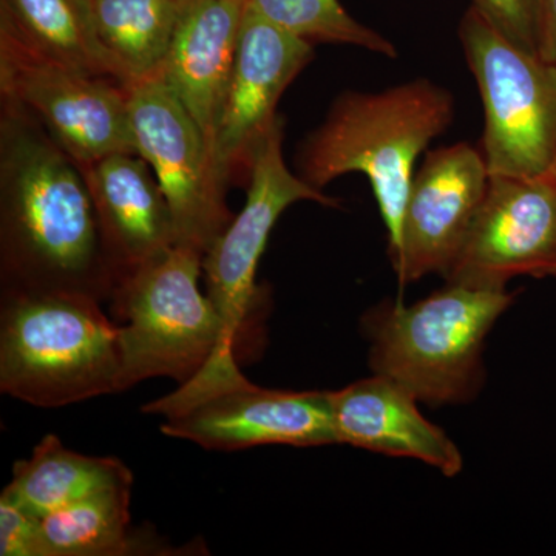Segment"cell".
<instances>
[{
  "label": "cell",
  "instance_id": "1",
  "mask_svg": "<svg viewBox=\"0 0 556 556\" xmlns=\"http://www.w3.org/2000/svg\"><path fill=\"white\" fill-rule=\"evenodd\" d=\"M2 294L75 292L112 299L89 188L76 161L38 119L3 100L0 126Z\"/></svg>",
  "mask_w": 556,
  "mask_h": 556
},
{
  "label": "cell",
  "instance_id": "2",
  "mask_svg": "<svg viewBox=\"0 0 556 556\" xmlns=\"http://www.w3.org/2000/svg\"><path fill=\"white\" fill-rule=\"evenodd\" d=\"M455 118V98L428 79L382 91H345L300 144L295 167L303 181L324 190L358 172L371 182L388 233L391 263L402 243V223L416 161Z\"/></svg>",
  "mask_w": 556,
  "mask_h": 556
},
{
  "label": "cell",
  "instance_id": "3",
  "mask_svg": "<svg viewBox=\"0 0 556 556\" xmlns=\"http://www.w3.org/2000/svg\"><path fill=\"white\" fill-rule=\"evenodd\" d=\"M514 300L506 288L447 281L413 305L375 306L362 317L369 367L431 407L468 404L485 382L486 336Z\"/></svg>",
  "mask_w": 556,
  "mask_h": 556
},
{
  "label": "cell",
  "instance_id": "4",
  "mask_svg": "<svg viewBox=\"0 0 556 556\" xmlns=\"http://www.w3.org/2000/svg\"><path fill=\"white\" fill-rule=\"evenodd\" d=\"M75 292L2 294L0 391L56 408L119 393V327Z\"/></svg>",
  "mask_w": 556,
  "mask_h": 556
},
{
  "label": "cell",
  "instance_id": "5",
  "mask_svg": "<svg viewBox=\"0 0 556 556\" xmlns=\"http://www.w3.org/2000/svg\"><path fill=\"white\" fill-rule=\"evenodd\" d=\"M201 270L203 254L175 247L119 281L110 300L121 321V391L153 378L179 386L219 351L240 353L239 339L200 291Z\"/></svg>",
  "mask_w": 556,
  "mask_h": 556
},
{
  "label": "cell",
  "instance_id": "6",
  "mask_svg": "<svg viewBox=\"0 0 556 556\" xmlns=\"http://www.w3.org/2000/svg\"><path fill=\"white\" fill-rule=\"evenodd\" d=\"M146 415L164 417L166 437L212 452L258 445L338 444L329 391L269 390L241 375L239 353L219 351L174 393L149 402Z\"/></svg>",
  "mask_w": 556,
  "mask_h": 556
},
{
  "label": "cell",
  "instance_id": "7",
  "mask_svg": "<svg viewBox=\"0 0 556 556\" xmlns=\"http://www.w3.org/2000/svg\"><path fill=\"white\" fill-rule=\"evenodd\" d=\"M459 40L484 105V153L490 175L540 177L556 164V65L521 49L475 7Z\"/></svg>",
  "mask_w": 556,
  "mask_h": 556
},
{
  "label": "cell",
  "instance_id": "8",
  "mask_svg": "<svg viewBox=\"0 0 556 556\" xmlns=\"http://www.w3.org/2000/svg\"><path fill=\"white\" fill-rule=\"evenodd\" d=\"M283 121L260 139L252 155L248 199L237 217L203 257L207 295L241 345H257L263 331L260 291L255 277L260 258L278 218L299 201L340 207V200L314 189L292 174L283 156Z\"/></svg>",
  "mask_w": 556,
  "mask_h": 556
},
{
  "label": "cell",
  "instance_id": "9",
  "mask_svg": "<svg viewBox=\"0 0 556 556\" xmlns=\"http://www.w3.org/2000/svg\"><path fill=\"white\" fill-rule=\"evenodd\" d=\"M0 90L3 100L31 113L76 164L118 152L138 155L126 84L47 60L3 28Z\"/></svg>",
  "mask_w": 556,
  "mask_h": 556
},
{
  "label": "cell",
  "instance_id": "10",
  "mask_svg": "<svg viewBox=\"0 0 556 556\" xmlns=\"http://www.w3.org/2000/svg\"><path fill=\"white\" fill-rule=\"evenodd\" d=\"M127 91L138 155L169 203L177 247L204 257L233 218L206 138L160 76L131 80Z\"/></svg>",
  "mask_w": 556,
  "mask_h": 556
},
{
  "label": "cell",
  "instance_id": "11",
  "mask_svg": "<svg viewBox=\"0 0 556 556\" xmlns=\"http://www.w3.org/2000/svg\"><path fill=\"white\" fill-rule=\"evenodd\" d=\"M556 277V175H490L477 217L445 274L448 283L506 288L515 277Z\"/></svg>",
  "mask_w": 556,
  "mask_h": 556
},
{
  "label": "cell",
  "instance_id": "12",
  "mask_svg": "<svg viewBox=\"0 0 556 556\" xmlns=\"http://www.w3.org/2000/svg\"><path fill=\"white\" fill-rule=\"evenodd\" d=\"M313 58L314 43L273 24L248 0L215 135V167L226 186L239 175L249 181L254 149L280 118L278 101Z\"/></svg>",
  "mask_w": 556,
  "mask_h": 556
},
{
  "label": "cell",
  "instance_id": "13",
  "mask_svg": "<svg viewBox=\"0 0 556 556\" xmlns=\"http://www.w3.org/2000/svg\"><path fill=\"white\" fill-rule=\"evenodd\" d=\"M489 177L484 153L468 142L427 153L409 186L401 251L391 263L399 287L428 274L445 277L481 207Z\"/></svg>",
  "mask_w": 556,
  "mask_h": 556
},
{
  "label": "cell",
  "instance_id": "14",
  "mask_svg": "<svg viewBox=\"0 0 556 556\" xmlns=\"http://www.w3.org/2000/svg\"><path fill=\"white\" fill-rule=\"evenodd\" d=\"M78 166L93 201L116 287L177 247L169 203L148 161L137 153L118 152Z\"/></svg>",
  "mask_w": 556,
  "mask_h": 556
},
{
  "label": "cell",
  "instance_id": "15",
  "mask_svg": "<svg viewBox=\"0 0 556 556\" xmlns=\"http://www.w3.org/2000/svg\"><path fill=\"white\" fill-rule=\"evenodd\" d=\"M247 2L186 0L169 51L153 73L199 124L212 156Z\"/></svg>",
  "mask_w": 556,
  "mask_h": 556
},
{
  "label": "cell",
  "instance_id": "16",
  "mask_svg": "<svg viewBox=\"0 0 556 556\" xmlns=\"http://www.w3.org/2000/svg\"><path fill=\"white\" fill-rule=\"evenodd\" d=\"M338 444L409 457L453 478L464 459L452 438L417 408L419 401L394 380L375 375L329 391Z\"/></svg>",
  "mask_w": 556,
  "mask_h": 556
},
{
  "label": "cell",
  "instance_id": "17",
  "mask_svg": "<svg viewBox=\"0 0 556 556\" xmlns=\"http://www.w3.org/2000/svg\"><path fill=\"white\" fill-rule=\"evenodd\" d=\"M0 28L47 60L129 84L102 43L93 0H0Z\"/></svg>",
  "mask_w": 556,
  "mask_h": 556
},
{
  "label": "cell",
  "instance_id": "18",
  "mask_svg": "<svg viewBox=\"0 0 556 556\" xmlns=\"http://www.w3.org/2000/svg\"><path fill=\"white\" fill-rule=\"evenodd\" d=\"M131 484L134 475L123 460L80 455L65 448L60 438L47 434L30 459L14 464L13 479L3 493L42 519L102 490Z\"/></svg>",
  "mask_w": 556,
  "mask_h": 556
},
{
  "label": "cell",
  "instance_id": "19",
  "mask_svg": "<svg viewBox=\"0 0 556 556\" xmlns=\"http://www.w3.org/2000/svg\"><path fill=\"white\" fill-rule=\"evenodd\" d=\"M131 485L102 490L40 519L47 556L167 555L155 536L131 529Z\"/></svg>",
  "mask_w": 556,
  "mask_h": 556
},
{
  "label": "cell",
  "instance_id": "20",
  "mask_svg": "<svg viewBox=\"0 0 556 556\" xmlns=\"http://www.w3.org/2000/svg\"><path fill=\"white\" fill-rule=\"evenodd\" d=\"M186 0H93L105 49L131 80L153 75L174 39Z\"/></svg>",
  "mask_w": 556,
  "mask_h": 556
},
{
  "label": "cell",
  "instance_id": "21",
  "mask_svg": "<svg viewBox=\"0 0 556 556\" xmlns=\"http://www.w3.org/2000/svg\"><path fill=\"white\" fill-rule=\"evenodd\" d=\"M262 16L311 43H343L396 58L394 43L354 20L339 0H249Z\"/></svg>",
  "mask_w": 556,
  "mask_h": 556
},
{
  "label": "cell",
  "instance_id": "22",
  "mask_svg": "<svg viewBox=\"0 0 556 556\" xmlns=\"http://www.w3.org/2000/svg\"><path fill=\"white\" fill-rule=\"evenodd\" d=\"M471 7L511 42L538 53V0H473Z\"/></svg>",
  "mask_w": 556,
  "mask_h": 556
},
{
  "label": "cell",
  "instance_id": "23",
  "mask_svg": "<svg viewBox=\"0 0 556 556\" xmlns=\"http://www.w3.org/2000/svg\"><path fill=\"white\" fill-rule=\"evenodd\" d=\"M0 555L47 556L40 518L3 492L0 495Z\"/></svg>",
  "mask_w": 556,
  "mask_h": 556
},
{
  "label": "cell",
  "instance_id": "24",
  "mask_svg": "<svg viewBox=\"0 0 556 556\" xmlns=\"http://www.w3.org/2000/svg\"><path fill=\"white\" fill-rule=\"evenodd\" d=\"M538 54L556 65V0H538Z\"/></svg>",
  "mask_w": 556,
  "mask_h": 556
},
{
  "label": "cell",
  "instance_id": "25",
  "mask_svg": "<svg viewBox=\"0 0 556 556\" xmlns=\"http://www.w3.org/2000/svg\"><path fill=\"white\" fill-rule=\"evenodd\" d=\"M554 172H555V175H556V164H555V167H554Z\"/></svg>",
  "mask_w": 556,
  "mask_h": 556
}]
</instances>
